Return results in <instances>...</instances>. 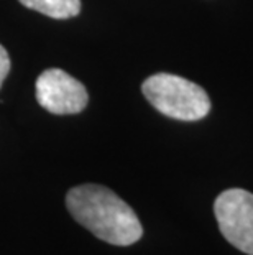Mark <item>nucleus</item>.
Listing matches in <instances>:
<instances>
[{"instance_id": "1", "label": "nucleus", "mask_w": 253, "mask_h": 255, "mask_svg": "<svg viewBox=\"0 0 253 255\" xmlns=\"http://www.w3.org/2000/svg\"><path fill=\"white\" fill-rule=\"evenodd\" d=\"M66 206L81 226L112 246H132L143 234L135 211L112 189L100 184L71 188L66 194Z\"/></svg>"}, {"instance_id": "2", "label": "nucleus", "mask_w": 253, "mask_h": 255, "mask_svg": "<svg viewBox=\"0 0 253 255\" xmlns=\"http://www.w3.org/2000/svg\"><path fill=\"white\" fill-rule=\"evenodd\" d=\"M142 92L158 112L176 121H201L211 111V99L201 86L181 76L158 73L145 79Z\"/></svg>"}, {"instance_id": "3", "label": "nucleus", "mask_w": 253, "mask_h": 255, "mask_svg": "<svg viewBox=\"0 0 253 255\" xmlns=\"http://www.w3.org/2000/svg\"><path fill=\"white\" fill-rule=\"evenodd\" d=\"M214 213L222 236L240 252L253 255V194L227 189L215 199Z\"/></svg>"}, {"instance_id": "4", "label": "nucleus", "mask_w": 253, "mask_h": 255, "mask_svg": "<svg viewBox=\"0 0 253 255\" xmlns=\"http://www.w3.org/2000/svg\"><path fill=\"white\" fill-rule=\"evenodd\" d=\"M36 101L55 116H71L85 109L89 102L84 84L63 69L51 68L36 79Z\"/></svg>"}, {"instance_id": "5", "label": "nucleus", "mask_w": 253, "mask_h": 255, "mask_svg": "<svg viewBox=\"0 0 253 255\" xmlns=\"http://www.w3.org/2000/svg\"><path fill=\"white\" fill-rule=\"evenodd\" d=\"M18 2L26 8L58 20L76 17L81 12V0H18Z\"/></svg>"}, {"instance_id": "6", "label": "nucleus", "mask_w": 253, "mask_h": 255, "mask_svg": "<svg viewBox=\"0 0 253 255\" xmlns=\"http://www.w3.org/2000/svg\"><path fill=\"white\" fill-rule=\"evenodd\" d=\"M10 71V58H8V53L7 50L0 45V88H2L5 78Z\"/></svg>"}]
</instances>
